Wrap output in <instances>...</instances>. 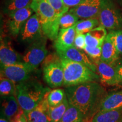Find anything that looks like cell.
Returning a JSON list of instances; mask_svg holds the SVG:
<instances>
[{"label":"cell","instance_id":"obj_2","mask_svg":"<svg viewBox=\"0 0 122 122\" xmlns=\"http://www.w3.org/2000/svg\"><path fill=\"white\" fill-rule=\"evenodd\" d=\"M50 90L36 80H28L16 85L15 95L25 115L34 109Z\"/></svg>","mask_w":122,"mask_h":122},{"label":"cell","instance_id":"obj_15","mask_svg":"<svg viewBox=\"0 0 122 122\" xmlns=\"http://www.w3.org/2000/svg\"><path fill=\"white\" fill-rule=\"evenodd\" d=\"M76 36L75 25L66 29L60 28L54 46L57 51H63L74 46Z\"/></svg>","mask_w":122,"mask_h":122},{"label":"cell","instance_id":"obj_36","mask_svg":"<svg viewBox=\"0 0 122 122\" xmlns=\"http://www.w3.org/2000/svg\"><path fill=\"white\" fill-rule=\"evenodd\" d=\"M42 1H44V0H32V2L30 4V6L35 13L37 11L40 4Z\"/></svg>","mask_w":122,"mask_h":122},{"label":"cell","instance_id":"obj_27","mask_svg":"<svg viewBox=\"0 0 122 122\" xmlns=\"http://www.w3.org/2000/svg\"><path fill=\"white\" fill-rule=\"evenodd\" d=\"M16 83L5 77H1L0 94L2 98L14 95L16 91Z\"/></svg>","mask_w":122,"mask_h":122},{"label":"cell","instance_id":"obj_16","mask_svg":"<svg viewBox=\"0 0 122 122\" xmlns=\"http://www.w3.org/2000/svg\"><path fill=\"white\" fill-rule=\"evenodd\" d=\"M50 91L45 94L41 101L34 109L25 115L28 122H50L49 117V106L47 101V97Z\"/></svg>","mask_w":122,"mask_h":122},{"label":"cell","instance_id":"obj_20","mask_svg":"<svg viewBox=\"0 0 122 122\" xmlns=\"http://www.w3.org/2000/svg\"><path fill=\"white\" fill-rule=\"evenodd\" d=\"M3 98L1 110L4 118L10 120L21 109L15 94Z\"/></svg>","mask_w":122,"mask_h":122},{"label":"cell","instance_id":"obj_25","mask_svg":"<svg viewBox=\"0 0 122 122\" xmlns=\"http://www.w3.org/2000/svg\"><path fill=\"white\" fill-rule=\"evenodd\" d=\"M100 25L98 19H87L79 20L75 25L76 35L81 33L86 34Z\"/></svg>","mask_w":122,"mask_h":122},{"label":"cell","instance_id":"obj_1","mask_svg":"<svg viewBox=\"0 0 122 122\" xmlns=\"http://www.w3.org/2000/svg\"><path fill=\"white\" fill-rule=\"evenodd\" d=\"M68 103L80 110L84 118H87L98 109L105 91L95 81L66 87L65 90Z\"/></svg>","mask_w":122,"mask_h":122},{"label":"cell","instance_id":"obj_7","mask_svg":"<svg viewBox=\"0 0 122 122\" xmlns=\"http://www.w3.org/2000/svg\"><path fill=\"white\" fill-rule=\"evenodd\" d=\"M46 38L43 36L30 43L22 56L23 62L30 66L35 70L44 62L48 55V51L46 47Z\"/></svg>","mask_w":122,"mask_h":122},{"label":"cell","instance_id":"obj_23","mask_svg":"<svg viewBox=\"0 0 122 122\" xmlns=\"http://www.w3.org/2000/svg\"><path fill=\"white\" fill-rule=\"evenodd\" d=\"M69 103L67 98L65 99L63 102L58 106L50 107L49 108V117L50 122H59L67 109Z\"/></svg>","mask_w":122,"mask_h":122},{"label":"cell","instance_id":"obj_14","mask_svg":"<svg viewBox=\"0 0 122 122\" xmlns=\"http://www.w3.org/2000/svg\"><path fill=\"white\" fill-rule=\"evenodd\" d=\"M57 53L61 59H68L82 63L94 72H97V68L93 61H91L85 52L81 51L74 46L63 51H57Z\"/></svg>","mask_w":122,"mask_h":122},{"label":"cell","instance_id":"obj_13","mask_svg":"<svg viewBox=\"0 0 122 122\" xmlns=\"http://www.w3.org/2000/svg\"><path fill=\"white\" fill-rule=\"evenodd\" d=\"M0 62L1 67L23 62L22 56L14 49L11 42L2 36L0 43Z\"/></svg>","mask_w":122,"mask_h":122},{"label":"cell","instance_id":"obj_33","mask_svg":"<svg viewBox=\"0 0 122 122\" xmlns=\"http://www.w3.org/2000/svg\"><path fill=\"white\" fill-rule=\"evenodd\" d=\"M9 121L10 122H28L26 115L22 109H20L19 112Z\"/></svg>","mask_w":122,"mask_h":122},{"label":"cell","instance_id":"obj_30","mask_svg":"<svg viewBox=\"0 0 122 122\" xmlns=\"http://www.w3.org/2000/svg\"><path fill=\"white\" fill-rule=\"evenodd\" d=\"M47 1L59 16H62L64 14L69 11V7L66 5L63 0H47Z\"/></svg>","mask_w":122,"mask_h":122},{"label":"cell","instance_id":"obj_17","mask_svg":"<svg viewBox=\"0 0 122 122\" xmlns=\"http://www.w3.org/2000/svg\"><path fill=\"white\" fill-rule=\"evenodd\" d=\"M119 54L109 35H107L102 45L101 60L103 62L114 65L119 59Z\"/></svg>","mask_w":122,"mask_h":122},{"label":"cell","instance_id":"obj_24","mask_svg":"<svg viewBox=\"0 0 122 122\" xmlns=\"http://www.w3.org/2000/svg\"><path fill=\"white\" fill-rule=\"evenodd\" d=\"M84 119L83 113L75 106L70 104L59 122H83Z\"/></svg>","mask_w":122,"mask_h":122},{"label":"cell","instance_id":"obj_6","mask_svg":"<svg viewBox=\"0 0 122 122\" xmlns=\"http://www.w3.org/2000/svg\"><path fill=\"white\" fill-rule=\"evenodd\" d=\"M98 19L106 30H122V14L112 0H103Z\"/></svg>","mask_w":122,"mask_h":122},{"label":"cell","instance_id":"obj_28","mask_svg":"<svg viewBox=\"0 0 122 122\" xmlns=\"http://www.w3.org/2000/svg\"><path fill=\"white\" fill-rule=\"evenodd\" d=\"M79 18L71 11L66 13L61 16L60 19V28L66 29L74 26L79 21Z\"/></svg>","mask_w":122,"mask_h":122},{"label":"cell","instance_id":"obj_18","mask_svg":"<svg viewBox=\"0 0 122 122\" xmlns=\"http://www.w3.org/2000/svg\"><path fill=\"white\" fill-rule=\"evenodd\" d=\"M107 35L106 29L101 25H98L85 34L86 46L91 48L102 46Z\"/></svg>","mask_w":122,"mask_h":122},{"label":"cell","instance_id":"obj_35","mask_svg":"<svg viewBox=\"0 0 122 122\" xmlns=\"http://www.w3.org/2000/svg\"><path fill=\"white\" fill-rule=\"evenodd\" d=\"M63 1L67 6H68L69 8L70 7L73 8L78 6L84 0H63Z\"/></svg>","mask_w":122,"mask_h":122},{"label":"cell","instance_id":"obj_19","mask_svg":"<svg viewBox=\"0 0 122 122\" xmlns=\"http://www.w3.org/2000/svg\"><path fill=\"white\" fill-rule=\"evenodd\" d=\"M120 109H122V91L111 93L105 96L99 105L98 112Z\"/></svg>","mask_w":122,"mask_h":122},{"label":"cell","instance_id":"obj_8","mask_svg":"<svg viewBox=\"0 0 122 122\" xmlns=\"http://www.w3.org/2000/svg\"><path fill=\"white\" fill-rule=\"evenodd\" d=\"M33 12L34 11L30 5H28L8 15V18L6 22L7 32L14 37H18L23 24L33 15Z\"/></svg>","mask_w":122,"mask_h":122},{"label":"cell","instance_id":"obj_4","mask_svg":"<svg viewBox=\"0 0 122 122\" xmlns=\"http://www.w3.org/2000/svg\"><path fill=\"white\" fill-rule=\"evenodd\" d=\"M35 13L39 17L44 36L55 41L60 30L61 16L57 14L47 0L40 4Z\"/></svg>","mask_w":122,"mask_h":122},{"label":"cell","instance_id":"obj_10","mask_svg":"<svg viewBox=\"0 0 122 122\" xmlns=\"http://www.w3.org/2000/svg\"><path fill=\"white\" fill-rule=\"evenodd\" d=\"M35 71L30 66L24 62L1 67V77H5L15 83H19L30 79Z\"/></svg>","mask_w":122,"mask_h":122},{"label":"cell","instance_id":"obj_11","mask_svg":"<svg viewBox=\"0 0 122 122\" xmlns=\"http://www.w3.org/2000/svg\"><path fill=\"white\" fill-rule=\"evenodd\" d=\"M103 2V0H84L70 10L79 19H98Z\"/></svg>","mask_w":122,"mask_h":122},{"label":"cell","instance_id":"obj_9","mask_svg":"<svg viewBox=\"0 0 122 122\" xmlns=\"http://www.w3.org/2000/svg\"><path fill=\"white\" fill-rule=\"evenodd\" d=\"M41 26L37 14L30 16L23 24L19 34L20 41L32 43L43 37Z\"/></svg>","mask_w":122,"mask_h":122},{"label":"cell","instance_id":"obj_3","mask_svg":"<svg viewBox=\"0 0 122 122\" xmlns=\"http://www.w3.org/2000/svg\"><path fill=\"white\" fill-rule=\"evenodd\" d=\"M61 63L64 72L63 85L66 87L94 81L100 77L82 63L65 59H61Z\"/></svg>","mask_w":122,"mask_h":122},{"label":"cell","instance_id":"obj_29","mask_svg":"<svg viewBox=\"0 0 122 122\" xmlns=\"http://www.w3.org/2000/svg\"><path fill=\"white\" fill-rule=\"evenodd\" d=\"M119 55H122V30H111L107 34Z\"/></svg>","mask_w":122,"mask_h":122},{"label":"cell","instance_id":"obj_5","mask_svg":"<svg viewBox=\"0 0 122 122\" xmlns=\"http://www.w3.org/2000/svg\"><path fill=\"white\" fill-rule=\"evenodd\" d=\"M44 79L50 87L56 88L63 84L64 72L58 55H50L44 60Z\"/></svg>","mask_w":122,"mask_h":122},{"label":"cell","instance_id":"obj_26","mask_svg":"<svg viewBox=\"0 0 122 122\" xmlns=\"http://www.w3.org/2000/svg\"><path fill=\"white\" fill-rule=\"evenodd\" d=\"M65 91L60 88H57L50 91L48 94L47 101L49 106L54 107L58 106L66 98Z\"/></svg>","mask_w":122,"mask_h":122},{"label":"cell","instance_id":"obj_31","mask_svg":"<svg viewBox=\"0 0 122 122\" xmlns=\"http://www.w3.org/2000/svg\"><path fill=\"white\" fill-rule=\"evenodd\" d=\"M84 51L92 59H100L101 56L102 46L91 48V47L86 46Z\"/></svg>","mask_w":122,"mask_h":122},{"label":"cell","instance_id":"obj_21","mask_svg":"<svg viewBox=\"0 0 122 122\" xmlns=\"http://www.w3.org/2000/svg\"><path fill=\"white\" fill-rule=\"evenodd\" d=\"M91 122H122V109L98 111Z\"/></svg>","mask_w":122,"mask_h":122},{"label":"cell","instance_id":"obj_37","mask_svg":"<svg viewBox=\"0 0 122 122\" xmlns=\"http://www.w3.org/2000/svg\"><path fill=\"white\" fill-rule=\"evenodd\" d=\"M0 122H10V121L4 117H1V119H0Z\"/></svg>","mask_w":122,"mask_h":122},{"label":"cell","instance_id":"obj_32","mask_svg":"<svg viewBox=\"0 0 122 122\" xmlns=\"http://www.w3.org/2000/svg\"><path fill=\"white\" fill-rule=\"evenodd\" d=\"M74 46L79 50H84L86 47L85 34H77L74 41Z\"/></svg>","mask_w":122,"mask_h":122},{"label":"cell","instance_id":"obj_12","mask_svg":"<svg viewBox=\"0 0 122 122\" xmlns=\"http://www.w3.org/2000/svg\"><path fill=\"white\" fill-rule=\"evenodd\" d=\"M96 66L97 72L102 83L114 85L120 83L114 65L103 62L101 59H93Z\"/></svg>","mask_w":122,"mask_h":122},{"label":"cell","instance_id":"obj_34","mask_svg":"<svg viewBox=\"0 0 122 122\" xmlns=\"http://www.w3.org/2000/svg\"><path fill=\"white\" fill-rule=\"evenodd\" d=\"M120 82H122V58L118 60L114 65Z\"/></svg>","mask_w":122,"mask_h":122},{"label":"cell","instance_id":"obj_22","mask_svg":"<svg viewBox=\"0 0 122 122\" xmlns=\"http://www.w3.org/2000/svg\"><path fill=\"white\" fill-rule=\"evenodd\" d=\"M32 0H5L3 6V11L6 15H9L30 5Z\"/></svg>","mask_w":122,"mask_h":122}]
</instances>
